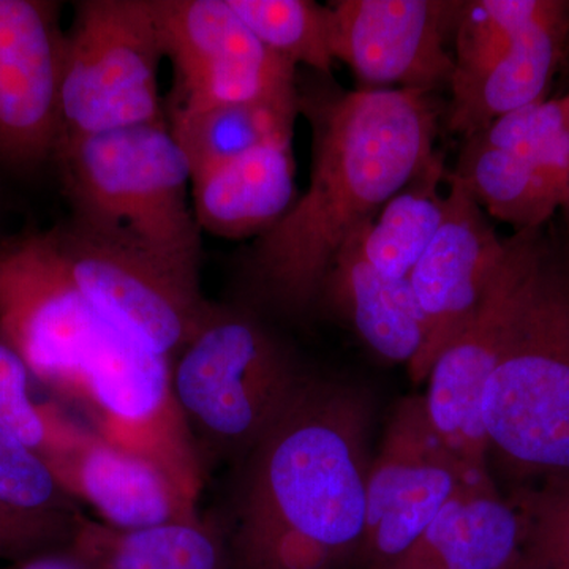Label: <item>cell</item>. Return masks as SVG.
<instances>
[{
	"label": "cell",
	"instance_id": "12",
	"mask_svg": "<svg viewBox=\"0 0 569 569\" xmlns=\"http://www.w3.org/2000/svg\"><path fill=\"white\" fill-rule=\"evenodd\" d=\"M490 486L452 456L427 421L425 403L407 400L389 422L367 478L362 556L388 569L425 533L456 493Z\"/></svg>",
	"mask_w": 569,
	"mask_h": 569
},
{
	"label": "cell",
	"instance_id": "30",
	"mask_svg": "<svg viewBox=\"0 0 569 569\" xmlns=\"http://www.w3.org/2000/svg\"><path fill=\"white\" fill-rule=\"evenodd\" d=\"M522 548L531 569H569V479L530 501Z\"/></svg>",
	"mask_w": 569,
	"mask_h": 569
},
{
	"label": "cell",
	"instance_id": "2",
	"mask_svg": "<svg viewBox=\"0 0 569 569\" xmlns=\"http://www.w3.org/2000/svg\"><path fill=\"white\" fill-rule=\"evenodd\" d=\"M372 408L362 389L306 377L247 456L228 569H346L366 531Z\"/></svg>",
	"mask_w": 569,
	"mask_h": 569
},
{
	"label": "cell",
	"instance_id": "27",
	"mask_svg": "<svg viewBox=\"0 0 569 569\" xmlns=\"http://www.w3.org/2000/svg\"><path fill=\"white\" fill-rule=\"evenodd\" d=\"M473 134L529 162L565 200L569 189V93L501 116Z\"/></svg>",
	"mask_w": 569,
	"mask_h": 569
},
{
	"label": "cell",
	"instance_id": "25",
	"mask_svg": "<svg viewBox=\"0 0 569 569\" xmlns=\"http://www.w3.org/2000/svg\"><path fill=\"white\" fill-rule=\"evenodd\" d=\"M542 0H477L463 2L456 24L452 99L466 102L493 67L503 59L518 33L541 9Z\"/></svg>",
	"mask_w": 569,
	"mask_h": 569
},
{
	"label": "cell",
	"instance_id": "33",
	"mask_svg": "<svg viewBox=\"0 0 569 569\" xmlns=\"http://www.w3.org/2000/svg\"><path fill=\"white\" fill-rule=\"evenodd\" d=\"M561 212H563L565 223H567L569 230V189L567 197H565L563 204H561Z\"/></svg>",
	"mask_w": 569,
	"mask_h": 569
},
{
	"label": "cell",
	"instance_id": "24",
	"mask_svg": "<svg viewBox=\"0 0 569 569\" xmlns=\"http://www.w3.org/2000/svg\"><path fill=\"white\" fill-rule=\"evenodd\" d=\"M443 157L415 176L361 227L362 253L381 274L408 279L445 219L440 182L447 181Z\"/></svg>",
	"mask_w": 569,
	"mask_h": 569
},
{
	"label": "cell",
	"instance_id": "1",
	"mask_svg": "<svg viewBox=\"0 0 569 569\" xmlns=\"http://www.w3.org/2000/svg\"><path fill=\"white\" fill-rule=\"evenodd\" d=\"M298 93L312 127L309 186L246 261L250 288L288 316L316 305L347 239L432 162L440 118L433 93L415 89Z\"/></svg>",
	"mask_w": 569,
	"mask_h": 569
},
{
	"label": "cell",
	"instance_id": "29",
	"mask_svg": "<svg viewBox=\"0 0 569 569\" xmlns=\"http://www.w3.org/2000/svg\"><path fill=\"white\" fill-rule=\"evenodd\" d=\"M0 509L18 518L77 526L73 498L43 459L0 427Z\"/></svg>",
	"mask_w": 569,
	"mask_h": 569
},
{
	"label": "cell",
	"instance_id": "23",
	"mask_svg": "<svg viewBox=\"0 0 569 569\" xmlns=\"http://www.w3.org/2000/svg\"><path fill=\"white\" fill-rule=\"evenodd\" d=\"M299 93L222 104L170 123L190 176L206 173L258 146L293 140Z\"/></svg>",
	"mask_w": 569,
	"mask_h": 569
},
{
	"label": "cell",
	"instance_id": "4",
	"mask_svg": "<svg viewBox=\"0 0 569 569\" xmlns=\"http://www.w3.org/2000/svg\"><path fill=\"white\" fill-rule=\"evenodd\" d=\"M489 451L545 488L569 479V260L548 249L481 396Z\"/></svg>",
	"mask_w": 569,
	"mask_h": 569
},
{
	"label": "cell",
	"instance_id": "7",
	"mask_svg": "<svg viewBox=\"0 0 569 569\" xmlns=\"http://www.w3.org/2000/svg\"><path fill=\"white\" fill-rule=\"evenodd\" d=\"M118 335L71 282L47 231L0 244V337L59 399L70 402Z\"/></svg>",
	"mask_w": 569,
	"mask_h": 569
},
{
	"label": "cell",
	"instance_id": "19",
	"mask_svg": "<svg viewBox=\"0 0 569 569\" xmlns=\"http://www.w3.org/2000/svg\"><path fill=\"white\" fill-rule=\"evenodd\" d=\"M526 538L520 518L490 486L456 493L425 533L388 569H508Z\"/></svg>",
	"mask_w": 569,
	"mask_h": 569
},
{
	"label": "cell",
	"instance_id": "20",
	"mask_svg": "<svg viewBox=\"0 0 569 569\" xmlns=\"http://www.w3.org/2000/svg\"><path fill=\"white\" fill-rule=\"evenodd\" d=\"M568 43L569 2L542 0L541 9L477 91L448 108V129L467 138L501 116L545 100Z\"/></svg>",
	"mask_w": 569,
	"mask_h": 569
},
{
	"label": "cell",
	"instance_id": "15",
	"mask_svg": "<svg viewBox=\"0 0 569 569\" xmlns=\"http://www.w3.org/2000/svg\"><path fill=\"white\" fill-rule=\"evenodd\" d=\"M447 182L443 223L408 277L427 323L425 348L410 366L417 380L475 316L508 252L509 239L497 234L489 213L455 176Z\"/></svg>",
	"mask_w": 569,
	"mask_h": 569
},
{
	"label": "cell",
	"instance_id": "6",
	"mask_svg": "<svg viewBox=\"0 0 569 569\" xmlns=\"http://www.w3.org/2000/svg\"><path fill=\"white\" fill-rule=\"evenodd\" d=\"M153 0H81L66 29L62 141L168 121ZM58 144V146H59Z\"/></svg>",
	"mask_w": 569,
	"mask_h": 569
},
{
	"label": "cell",
	"instance_id": "28",
	"mask_svg": "<svg viewBox=\"0 0 569 569\" xmlns=\"http://www.w3.org/2000/svg\"><path fill=\"white\" fill-rule=\"evenodd\" d=\"M31 370L0 337V427L47 460L77 441L86 425L56 402H37Z\"/></svg>",
	"mask_w": 569,
	"mask_h": 569
},
{
	"label": "cell",
	"instance_id": "9",
	"mask_svg": "<svg viewBox=\"0 0 569 569\" xmlns=\"http://www.w3.org/2000/svg\"><path fill=\"white\" fill-rule=\"evenodd\" d=\"M47 236L82 298L151 353L174 359L212 312L201 279L100 241L70 220Z\"/></svg>",
	"mask_w": 569,
	"mask_h": 569
},
{
	"label": "cell",
	"instance_id": "14",
	"mask_svg": "<svg viewBox=\"0 0 569 569\" xmlns=\"http://www.w3.org/2000/svg\"><path fill=\"white\" fill-rule=\"evenodd\" d=\"M329 7L332 54L359 81L432 93L451 82L447 33L463 2L339 0Z\"/></svg>",
	"mask_w": 569,
	"mask_h": 569
},
{
	"label": "cell",
	"instance_id": "8",
	"mask_svg": "<svg viewBox=\"0 0 569 569\" xmlns=\"http://www.w3.org/2000/svg\"><path fill=\"white\" fill-rule=\"evenodd\" d=\"M548 249L539 231L509 238L507 257L477 312L427 376L429 388L422 399L427 421L452 456L479 477L488 478L489 451L481 421L482 391L507 350Z\"/></svg>",
	"mask_w": 569,
	"mask_h": 569
},
{
	"label": "cell",
	"instance_id": "26",
	"mask_svg": "<svg viewBox=\"0 0 569 569\" xmlns=\"http://www.w3.org/2000/svg\"><path fill=\"white\" fill-rule=\"evenodd\" d=\"M269 51L328 77L335 67L331 7L310 0H228Z\"/></svg>",
	"mask_w": 569,
	"mask_h": 569
},
{
	"label": "cell",
	"instance_id": "17",
	"mask_svg": "<svg viewBox=\"0 0 569 569\" xmlns=\"http://www.w3.org/2000/svg\"><path fill=\"white\" fill-rule=\"evenodd\" d=\"M298 200L293 140L258 146L192 179V206L201 233L260 238Z\"/></svg>",
	"mask_w": 569,
	"mask_h": 569
},
{
	"label": "cell",
	"instance_id": "21",
	"mask_svg": "<svg viewBox=\"0 0 569 569\" xmlns=\"http://www.w3.org/2000/svg\"><path fill=\"white\" fill-rule=\"evenodd\" d=\"M67 549L92 569H228L223 533L203 518L121 530L82 515Z\"/></svg>",
	"mask_w": 569,
	"mask_h": 569
},
{
	"label": "cell",
	"instance_id": "5",
	"mask_svg": "<svg viewBox=\"0 0 569 569\" xmlns=\"http://www.w3.org/2000/svg\"><path fill=\"white\" fill-rule=\"evenodd\" d=\"M305 380L263 321L216 305L171 365L176 402L203 466L246 459Z\"/></svg>",
	"mask_w": 569,
	"mask_h": 569
},
{
	"label": "cell",
	"instance_id": "11",
	"mask_svg": "<svg viewBox=\"0 0 569 569\" xmlns=\"http://www.w3.org/2000/svg\"><path fill=\"white\" fill-rule=\"evenodd\" d=\"M171 365L168 356L118 335L86 370L69 403L84 413L92 432L152 460L198 500L204 466L176 402Z\"/></svg>",
	"mask_w": 569,
	"mask_h": 569
},
{
	"label": "cell",
	"instance_id": "3",
	"mask_svg": "<svg viewBox=\"0 0 569 569\" xmlns=\"http://www.w3.org/2000/svg\"><path fill=\"white\" fill-rule=\"evenodd\" d=\"M70 222L129 252L201 279L203 242L192 176L170 122L146 123L58 146Z\"/></svg>",
	"mask_w": 569,
	"mask_h": 569
},
{
	"label": "cell",
	"instance_id": "16",
	"mask_svg": "<svg viewBox=\"0 0 569 569\" xmlns=\"http://www.w3.org/2000/svg\"><path fill=\"white\" fill-rule=\"evenodd\" d=\"M62 489L100 522L121 530L200 520L197 498L152 460L82 429L71 447L44 460Z\"/></svg>",
	"mask_w": 569,
	"mask_h": 569
},
{
	"label": "cell",
	"instance_id": "34",
	"mask_svg": "<svg viewBox=\"0 0 569 569\" xmlns=\"http://www.w3.org/2000/svg\"><path fill=\"white\" fill-rule=\"evenodd\" d=\"M508 569H531V568H530V567H527V565H526V563H523V561H522V560H520V557H519V560H518V561H516V563H515V565H512V567H511V568H508Z\"/></svg>",
	"mask_w": 569,
	"mask_h": 569
},
{
	"label": "cell",
	"instance_id": "13",
	"mask_svg": "<svg viewBox=\"0 0 569 569\" xmlns=\"http://www.w3.org/2000/svg\"><path fill=\"white\" fill-rule=\"evenodd\" d=\"M61 3L0 0V164L33 171L61 138Z\"/></svg>",
	"mask_w": 569,
	"mask_h": 569
},
{
	"label": "cell",
	"instance_id": "10",
	"mask_svg": "<svg viewBox=\"0 0 569 569\" xmlns=\"http://www.w3.org/2000/svg\"><path fill=\"white\" fill-rule=\"evenodd\" d=\"M173 88L168 122L298 92V69L261 43L228 0H153Z\"/></svg>",
	"mask_w": 569,
	"mask_h": 569
},
{
	"label": "cell",
	"instance_id": "22",
	"mask_svg": "<svg viewBox=\"0 0 569 569\" xmlns=\"http://www.w3.org/2000/svg\"><path fill=\"white\" fill-rule=\"evenodd\" d=\"M451 174L489 217L511 224L516 233L539 231L563 203V197L529 162L478 134L463 138Z\"/></svg>",
	"mask_w": 569,
	"mask_h": 569
},
{
	"label": "cell",
	"instance_id": "18",
	"mask_svg": "<svg viewBox=\"0 0 569 569\" xmlns=\"http://www.w3.org/2000/svg\"><path fill=\"white\" fill-rule=\"evenodd\" d=\"M361 227L337 252L318 299L346 318L373 353L411 366L425 348V313L410 280L381 274L369 263L362 253Z\"/></svg>",
	"mask_w": 569,
	"mask_h": 569
},
{
	"label": "cell",
	"instance_id": "32",
	"mask_svg": "<svg viewBox=\"0 0 569 569\" xmlns=\"http://www.w3.org/2000/svg\"><path fill=\"white\" fill-rule=\"evenodd\" d=\"M10 569H92L69 549L51 550L31 559L18 561Z\"/></svg>",
	"mask_w": 569,
	"mask_h": 569
},
{
	"label": "cell",
	"instance_id": "31",
	"mask_svg": "<svg viewBox=\"0 0 569 569\" xmlns=\"http://www.w3.org/2000/svg\"><path fill=\"white\" fill-rule=\"evenodd\" d=\"M80 522V520H78ZM77 526L18 518L0 509V560L13 563L69 548Z\"/></svg>",
	"mask_w": 569,
	"mask_h": 569
}]
</instances>
